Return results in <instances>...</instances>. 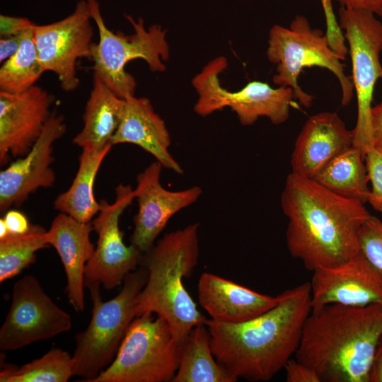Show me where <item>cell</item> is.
Masks as SVG:
<instances>
[{"mask_svg":"<svg viewBox=\"0 0 382 382\" xmlns=\"http://www.w3.org/2000/svg\"><path fill=\"white\" fill-rule=\"evenodd\" d=\"M125 106V99L117 96L93 74L92 88L83 115V125L74 137L73 143L81 149H93L112 145Z\"/></svg>","mask_w":382,"mask_h":382,"instance_id":"obj_22","label":"cell"},{"mask_svg":"<svg viewBox=\"0 0 382 382\" xmlns=\"http://www.w3.org/2000/svg\"><path fill=\"white\" fill-rule=\"evenodd\" d=\"M238 378L214 356L211 335L204 323L194 327L182 344L172 382H235Z\"/></svg>","mask_w":382,"mask_h":382,"instance_id":"obj_24","label":"cell"},{"mask_svg":"<svg viewBox=\"0 0 382 382\" xmlns=\"http://www.w3.org/2000/svg\"><path fill=\"white\" fill-rule=\"evenodd\" d=\"M53 98L33 86L18 93L0 91V163L10 156L25 155L40 136L51 115Z\"/></svg>","mask_w":382,"mask_h":382,"instance_id":"obj_17","label":"cell"},{"mask_svg":"<svg viewBox=\"0 0 382 382\" xmlns=\"http://www.w3.org/2000/svg\"><path fill=\"white\" fill-rule=\"evenodd\" d=\"M340 26L349 44L352 80L357 99V118L353 129V146L364 156L373 148L371 127V103L375 84L382 79V23L368 10H339Z\"/></svg>","mask_w":382,"mask_h":382,"instance_id":"obj_10","label":"cell"},{"mask_svg":"<svg viewBox=\"0 0 382 382\" xmlns=\"http://www.w3.org/2000/svg\"><path fill=\"white\" fill-rule=\"evenodd\" d=\"M200 306L211 319L224 323H240L274 307L278 297L256 292L214 274L204 272L198 282Z\"/></svg>","mask_w":382,"mask_h":382,"instance_id":"obj_20","label":"cell"},{"mask_svg":"<svg viewBox=\"0 0 382 382\" xmlns=\"http://www.w3.org/2000/svg\"><path fill=\"white\" fill-rule=\"evenodd\" d=\"M25 32L16 35L1 37L0 62L1 64L6 62L18 52L21 47Z\"/></svg>","mask_w":382,"mask_h":382,"instance_id":"obj_35","label":"cell"},{"mask_svg":"<svg viewBox=\"0 0 382 382\" xmlns=\"http://www.w3.org/2000/svg\"><path fill=\"white\" fill-rule=\"evenodd\" d=\"M181 349L164 318L143 313L132 321L111 364L91 382L172 381Z\"/></svg>","mask_w":382,"mask_h":382,"instance_id":"obj_8","label":"cell"},{"mask_svg":"<svg viewBox=\"0 0 382 382\" xmlns=\"http://www.w3.org/2000/svg\"><path fill=\"white\" fill-rule=\"evenodd\" d=\"M280 204L288 219V250L307 270L338 265L359 252V231L371 216L364 203L291 172Z\"/></svg>","mask_w":382,"mask_h":382,"instance_id":"obj_1","label":"cell"},{"mask_svg":"<svg viewBox=\"0 0 382 382\" xmlns=\"http://www.w3.org/2000/svg\"><path fill=\"white\" fill-rule=\"evenodd\" d=\"M199 226L195 223L165 234L141 259L148 277L137 299L136 317L151 313L164 318L180 344L207 320L183 283L198 262Z\"/></svg>","mask_w":382,"mask_h":382,"instance_id":"obj_4","label":"cell"},{"mask_svg":"<svg viewBox=\"0 0 382 382\" xmlns=\"http://www.w3.org/2000/svg\"><path fill=\"white\" fill-rule=\"evenodd\" d=\"M73 359L67 352L52 349L21 366L4 365L1 382H66L73 374Z\"/></svg>","mask_w":382,"mask_h":382,"instance_id":"obj_27","label":"cell"},{"mask_svg":"<svg viewBox=\"0 0 382 382\" xmlns=\"http://www.w3.org/2000/svg\"><path fill=\"white\" fill-rule=\"evenodd\" d=\"M227 64L225 57H219L193 78L192 85L198 94L195 105L197 114L204 117L229 107L245 126L254 124L260 117H267L274 125L287 120L295 99L292 88H272L267 83L254 81L238 91H228L221 86L219 77Z\"/></svg>","mask_w":382,"mask_h":382,"instance_id":"obj_9","label":"cell"},{"mask_svg":"<svg viewBox=\"0 0 382 382\" xmlns=\"http://www.w3.org/2000/svg\"><path fill=\"white\" fill-rule=\"evenodd\" d=\"M71 316L46 294L33 275L13 285L12 299L0 329V349L13 351L50 339L71 328Z\"/></svg>","mask_w":382,"mask_h":382,"instance_id":"obj_12","label":"cell"},{"mask_svg":"<svg viewBox=\"0 0 382 382\" xmlns=\"http://www.w3.org/2000/svg\"><path fill=\"white\" fill-rule=\"evenodd\" d=\"M132 144L151 154L163 168L183 174L180 163L169 151L171 139L163 120L146 98H125L124 112L111 144Z\"/></svg>","mask_w":382,"mask_h":382,"instance_id":"obj_21","label":"cell"},{"mask_svg":"<svg viewBox=\"0 0 382 382\" xmlns=\"http://www.w3.org/2000/svg\"><path fill=\"white\" fill-rule=\"evenodd\" d=\"M369 382H382V337L376 350L370 371Z\"/></svg>","mask_w":382,"mask_h":382,"instance_id":"obj_37","label":"cell"},{"mask_svg":"<svg viewBox=\"0 0 382 382\" xmlns=\"http://www.w3.org/2000/svg\"><path fill=\"white\" fill-rule=\"evenodd\" d=\"M135 199L129 185L120 184L115 188L112 203L100 201V209L91 221L98 235L96 247L86 265V286L102 285L111 290L123 283L126 276L141 262V252L134 245H127L120 228V218Z\"/></svg>","mask_w":382,"mask_h":382,"instance_id":"obj_11","label":"cell"},{"mask_svg":"<svg viewBox=\"0 0 382 382\" xmlns=\"http://www.w3.org/2000/svg\"><path fill=\"white\" fill-rule=\"evenodd\" d=\"M267 57L277 64L273 82L292 88L295 99L305 108L312 105L313 97L303 91L298 83L305 67L319 66L330 71L342 89V105L347 106L353 97L352 77L345 74L342 60L332 48L329 38L319 29L312 28L307 18L296 16L289 28L274 25L269 33Z\"/></svg>","mask_w":382,"mask_h":382,"instance_id":"obj_7","label":"cell"},{"mask_svg":"<svg viewBox=\"0 0 382 382\" xmlns=\"http://www.w3.org/2000/svg\"><path fill=\"white\" fill-rule=\"evenodd\" d=\"M371 127L373 146L382 151V102L371 108Z\"/></svg>","mask_w":382,"mask_h":382,"instance_id":"obj_34","label":"cell"},{"mask_svg":"<svg viewBox=\"0 0 382 382\" xmlns=\"http://www.w3.org/2000/svg\"><path fill=\"white\" fill-rule=\"evenodd\" d=\"M35 24L25 17L0 15V36L9 37L32 29Z\"/></svg>","mask_w":382,"mask_h":382,"instance_id":"obj_32","label":"cell"},{"mask_svg":"<svg viewBox=\"0 0 382 382\" xmlns=\"http://www.w3.org/2000/svg\"><path fill=\"white\" fill-rule=\"evenodd\" d=\"M49 245L47 231L37 224H32L24 234L0 239V282L20 274L35 262L38 250Z\"/></svg>","mask_w":382,"mask_h":382,"instance_id":"obj_26","label":"cell"},{"mask_svg":"<svg viewBox=\"0 0 382 382\" xmlns=\"http://www.w3.org/2000/svg\"><path fill=\"white\" fill-rule=\"evenodd\" d=\"M162 168L156 161L151 163L137 175L134 189L138 212L130 239L142 253L152 248L170 219L196 202L202 193L199 186L178 191L165 189L160 183Z\"/></svg>","mask_w":382,"mask_h":382,"instance_id":"obj_16","label":"cell"},{"mask_svg":"<svg viewBox=\"0 0 382 382\" xmlns=\"http://www.w3.org/2000/svg\"><path fill=\"white\" fill-rule=\"evenodd\" d=\"M3 219L6 224L9 235L24 234L30 230L32 225L23 213L16 209H9L5 212Z\"/></svg>","mask_w":382,"mask_h":382,"instance_id":"obj_33","label":"cell"},{"mask_svg":"<svg viewBox=\"0 0 382 382\" xmlns=\"http://www.w3.org/2000/svg\"><path fill=\"white\" fill-rule=\"evenodd\" d=\"M311 179L337 195L367 202L370 189L364 156L354 146L335 157Z\"/></svg>","mask_w":382,"mask_h":382,"instance_id":"obj_25","label":"cell"},{"mask_svg":"<svg viewBox=\"0 0 382 382\" xmlns=\"http://www.w3.org/2000/svg\"><path fill=\"white\" fill-rule=\"evenodd\" d=\"M82 149L79 166L74 180L65 192L54 201V207L83 223L91 222L100 209V203L94 195V183L100 167L112 149Z\"/></svg>","mask_w":382,"mask_h":382,"instance_id":"obj_23","label":"cell"},{"mask_svg":"<svg viewBox=\"0 0 382 382\" xmlns=\"http://www.w3.org/2000/svg\"><path fill=\"white\" fill-rule=\"evenodd\" d=\"M359 251L382 274V219L371 216L359 233Z\"/></svg>","mask_w":382,"mask_h":382,"instance_id":"obj_29","label":"cell"},{"mask_svg":"<svg viewBox=\"0 0 382 382\" xmlns=\"http://www.w3.org/2000/svg\"><path fill=\"white\" fill-rule=\"evenodd\" d=\"M381 337L382 306L330 304L308 316L295 357L321 382H369Z\"/></svg>","mask_w":382,"mask_h":382,"instance_id":"obj_3","label":"cell"},{"mask_svg":"<svg viewBox=\"0 0 382 382\" xmlns=\"http://www.w3.org/2000/svg\"><path fill=\"white\" fill-rule=\"evenodd\" d=\"M341 6L347 8L368 10L382 17V0H336Z\"/></svg>","mask_w":382,"mask_h":382,"instance_id":"obj_36","label":"cell"},{"mask_svg":"<svg viewBox=\"0 0 382 382\" xmlns=\"http://www.w3.org/2000/svg\"><path fill=\"white\" fill-rule=\"evenodd\" d=\"M313 272L310 282L311 311L330 304L382 306V274L360 251L338 265Z\"/></svg>","mask_w":382,"mask_h":382,"instance_id":"obj_15","label":"cell"},{"mask_svg":"<svg viewBox=\"0 0 382 382\" xmlns=\"http://www.w3.org/2000/svg\"><path fill=\"white\" fill-rule=\"evenodd\" d=\"M147 277L144 267L129 273L120 293L107 301L102 300L99 285L87 286L93 303L92 315L86 329L75 336L74 376L91 382L113 361L136 317L137 299Z\"/></svg>","mask_w":382,"mask_h":382,"instance_id":"obj_5","label":"cell"},{"mask_svg":"<svg viewBox=\"0 0 382 382\" xmlns=\"http://www.w3.org/2000/svg\"><path fill=\"white\" fill-rule=\"evenodd\" d=\"M364 162L371 185L367 202L382 213V151L374 147L370 149L364 155Z\"/></svg>","mask_w":382,"mask_h":382,"instance_id":"obj_30","label":"cell"},{"mask_svg":"<svg viewBox=\"0 0 382 382\" xmlns=\"http://www.w3.org/2000/svg\"><path fill=\"white\" fill-rule=\"evenodd\" d=\"M43 73L32 28L25 32L18 52L2 63L0 91L9 93L23 92L35 86Z\"/></svg>","mask_w":382,"mask_h":382,"instance_id":"obj_28","label":"cell"},{"mask_svg":"<svg viewBox=\"0 0 382 382\" xmlns=\"http://www.w3.org/2000/svg\"><path fill=\"white\" fill-rule=\"evenodd\" d=\"M86 0H79L74 11L66 17L46 25H36L33 37L40 63L45 71L55 74L62 88L76 90L80 81L76 73L77 61L91 59L93 29Z\"/></svg>","mask_w":382,"mask_h":382,"instance_id":"obj_13","label":"cell"},{"mask_svg":"<svg viewBox=\"0 0 382 382\" xmlns=\"http://www.w3.org/2000/svg\"><path fill=\"white\" fill-rule=\"evenodd\" d=\"M284 369L287 382H321L320 377L312 368L296 359H290Z\"/></svg>","mask_w":382,"mask_h":382,"instance_id":"obj_31","label":"cell"},{"mask_svg":"<svg viewBox=\"0 0 382 382\" xmlns=\"http://www.w3.org/2000/svg\"><path fill=\"white\" fill-rule=\"evenodd\" d=\"M277 297L274 307L249 320L205 321L214 357L238 379L270 381L295 355L311 312L310 282L286 289Z\"/></svg>","mask_w":382,"mask_h":382,"instance_id":"obj_2","label":"cell"},{"mask_svg":"<svg viewBox=\"0 0 382 382\" xmlns=\"http://www.w3.org/2000/svg\"><path fill=\"white\" fill-rule=\"evenodd\" d=\"M354 132L336 112L310 117L299 132L291 158L292 173L313 178L335 157L353 146Z\"/></svg>","mask_w":382,"mask_h":382,"instance_id":"obj_18","label":"cell"},{"mask_svg":"<svg viewBox=\"0 0 382 382\" xmlns=\"http://www.w3.org/2000/svg\"><path fill=\"white\" fill-rule=\"evenodd\" d=\"M92 231L91 222H81L62 212L47 231L48 243L55 248L63 264L67 297L76 312L83 311L85 307V269L95 250L90 238Z\"/></svg>","mask_w":382,"mask_h":382,"instance_id":"obj_19","label":"cell"},{"mask_svg":"<svg viewBox=\"0 0 382 382\" xmlns=\"http://www.w3.org/2000/svg\"><path fill=\"white\" fill-rule=\"evenodd\" d=\"M66 129L64 116L52 112L29 151L0 172L1 214L21 206L37 190L53 186L56 180L52 166L53 146Z\"/></svg>","mask_w":382,"mask_h":382,"instance_id":"obj_14","label":"cell"},{"mask_svg":"<svg viewBox=\"0 0 382 382\" xmlns=\"http://www.w3.org/2000/svg\"><path fill=\"white\" fill-rule=\"evenodd\" d=\"M86 1L99 33V40L93 43L91 56L93 74L117 96L125 99L134 95L137 85L134 76L125 71L128 62L142 59L151 71L165 70L164 62L170 55L166 31L156 24L146 28L141 18L134 20L126 15L134 33L130 35L115 33L105 25L99 2Z\"/></svg>","mask_w":382,"mask_h":382,"instance_id":"obj_6","label":"cell"}]
</instances>
